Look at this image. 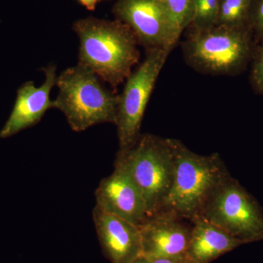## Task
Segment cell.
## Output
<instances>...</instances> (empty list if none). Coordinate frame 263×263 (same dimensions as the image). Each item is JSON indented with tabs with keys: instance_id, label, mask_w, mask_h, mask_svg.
<instances>
[{
	"instance_id": "obj_3",
	"label": "cell",
	"mask_w": 263,
	"mask_h": 263,
	"mask_svg": "<svg viewBox=\"0 0 263 263\" xmlns=\"http://www.w3.org/2000/svg\"><path fill=\"white\" fill-rule=\"evenodd\" d=\"M54 108L61 110L72 130L83 132L103 123L115 124L119 95L104 86L93 71L78 63L57 76Z\"/></svg>"
},
{
	"instance_id": "obj_16",
	"label": "cell",
	"mask_w": 263,
	"mask_h": 263,
	"mask_svg": "<svg viewBox=\"0 0 263 263\" xmlns=\"http://www.w3.org/2000/svg\"><path fill=\"white\" fill-rule=\"evenodd\" d=\"M176 35L180 38L191 24L193 17L194 0H163Z\"/></svg>"
},
{
	"instance_id": "obj_8",
	"label": "cell",
	"mask_w": 263,
	"mask_h": 263,
	"mask_svg": "<svg viewBox=\"0 0 263 263\" xmlns=\"http://www.w3.org/2000/svg\"><path fill=\"white\" fill-rule=\"evenodd\" d=\"M113 13L129 27L146 51L173 50L179 41L163 0H118Z\"/></svg>"
},
{
	"instance_id": "obj_5",
	"label": "cell",
	"mask_w": 263,
	"mask_h": 263,
	"mask_svg": "<svg viewBox=\"0 0 263 263\" xmlns=\"http://www.w3.org/2000/svg\"><path fill=\"white\" fill-rule=\"evenodd\" d=\"M115 162L121 164L139 189L148 217L160 212L172 184L174 160L168 138L141 135L136 144L119 151Z\"/></svg>"
},
{
	"instance_id": "obj_18",
	"label": "cell",
	"mask_w": 263,
	"mask_h": 263,
	"mask_svg": "<svg viewBox=\"0 0 263 263\" xmlns=\"http://www.w3.org/2000/svg\"><path fill=\"white\" fill-rule=\"evenodd\" d=\"M249 26L253 34L254 42L263 40V0H253Z\"/></svg>"
},
{
	"instance_id": "obj_12",
	"label": "cell",
	"mask_w": 263,
	"mask_h": 263,
	"mask_svg": "<svg viewBox=\"0 0 263 263\" xmlns=\"http://www.w3.org/2000/svg\"><path fill=\"white\" fill-rule=\"evenodd\" d=\"M181 219L168 213H160L148 218L139 227L142 254L154 257H186L192 228Z\"/></svg>"
},
{
	"instance_id": "obj_7",
	"label": "cell",
	"mask_w": 263,
	"mask_h": 263,
	"mask_svg": "<svg viewBox=\"0 0 263 263\" xmlns=\"http://www.w3.org/2000/svg\"><path fill=\"white\" fill-rule=\"evenodd\" d=\"M172 50L157 48L146 51L139 67L125 81L119 95L117 119L119 151H126L136 144L141 137L142 121L147 105L166 60Z\"/></svg>"
},
{
	"instance_id": "obj_11",
	"label": "cell",
	"mask_w": 263,
	"mask_h": 263,
	"mask_svg": "<svg viewBox=\"0 0 263 263\" xmlns=\"http://www.w3.org/2000/svg\"><path fill=\"white\" fill-rule=\"evenodd\" d=\"M93 221L104 255L111 263H133L143 253L139 227L95 205Z\"/></svg>"
},
{
	"instance_id": "obj_2",
	"label": "cell",
	"mask_w": 263,
	"mask_h": 263,
	"mask_svg": "<svg viewBox=\"0 0 263 263\" xmlns=\"http://www.w3.org/2000/svg\"><path fill=\"white\" fill-rule=\"evenodd\" d=\"M168 141L174 176L158 214L168 213L192 221L200 216L216 189L230 175L217 153L199 155L179 140Z\"/></svg>"
},
{
	"instance_id": "obj_9",
	"label": "cell",
	"mask_w": 263,
	"mask_h": 263,
	"mask_svg": "<svg viewBox=\"0 0 263 263\" xmlns=\"http://www.w3.org/2000/svg\"><path fill=\"white\" fill-rule=\"evenodd\" d=\"M96 205L105 212L141 226L148 219L144 198L126 170L115 162L114 171L95 191Z\"/></svg>"
},
{
	"instance_id": "obj_10",
	"label": "cell",
	"mask_w": 263,
	"mask_h": 263,
	"mask_svg": "<svg viewBox=\"0 0 263 263\" xmlns=\"http://www.w3.org/2000/svg\"><path fill=\"white\" fill-rule=\"evenodd\" d=\"M42 70L45 81L41 86L37 87L33 81H27L17 90L14 107L0 131V138H10L36 125L48 110L54 108L50 94L57 84V66L50 65Z\"/></svg>"
},
{
	"instance_id": "obj_15",
	"label": "cell",
	"mask_w": 263,
	"mask_h": 263,
	"mask_svg": "<svg viewBox=\"0 0 263 263\" xmlns=\"http://www.w3.org/2000/svg\"><path fill=\"white\" fill-rule=\"evenodd\" d=\"M220 0H194L193 17L189 29H201L217 23Z\"/></svg>"
},
{
	"instance_id": "obj_19",
	"label": "cell",
	"mask_w": 263,
	"mask_h": 263,
	"mask_svg": "<svg viewBox=\"0 0 263 263\" xmlns=\"http://www.w3.org/2000/svg\"><path fill=\"white\" fill-rule=\"evenodd\" d=\"M133 263H192L186 257H164L141 254Z\"/></svg>"
},
{
	"instance_id": "obj_6",
	"label": "cell",
	"mask_w": 263,
	"mask_h": 263,
	"mask_svg": "<svg viewBox=\"0 0 263 263\" xmlns=\"http://www.w3.org/2000/svg\"><path fill=\"white\" fill-rule=\"evenodd\" d=\"M199 216L245 243L263 239L262 208L231 176L216 189Z\"/></svg>"
},
{
	"instance_id": "obj_13",
	"label": "cell",
	"mask_w": 263,
	"mask_h": 263,
	"mask_svg": "<svg viewBox=\"0 0 263 263\" xmlns=\"http://www.w3.org/2000/svg\"><path fill=\"white\" fill-rule=\"evenodd\" d=\"M186 257L192 263H211L245 245L221 228L198 216L193 221Z\"/></svg>"
},
{
	"instance_id": "obj_1",
	"label": "cell",
	"mask_w": 263,
	"mask_h": 263,
	"mask_svg": "<svg viewBox=\"0 0 263 263\" xmlns=\"http://www.w3.org/2000/svg\"><path fill=\"white\" fill-rule=\"evenodd\" d=\"M73 29L80 41L79 64L88 67L116 91L139 62L138 41L120 21L89 17L79 19Z\"/></svg>"
},
{
	"instance_id": "obj_17",
	"label": "cell",
	"mask_w": 263,
	"mask_h": 263,
	"mask_svg": "<svg viewBox=\"0 0 263 263\" xmlns=\"http://www.w3.org/2000/svg\"><path fill=\"white\" fill-rule=\"evenodd\" d=\"M250 63L252 88L258 94H263V40L254 42Z\"/></svg>"
},
{
	"instance_id": "obj_14",
	"label": "cell",
	"mask_w": 263,
	"mask_h": 263,
	"mask_svg": "<svg viewBox=\"0 0 263 263\" xmlns=\"http://www.w3.org/2000/svg\"><path fill=\"white\" fill-rule=\"evenodd\" d=\"M253 0H220L216 25L229 27H249Z\"/></svg>"
},
{
	"instance_id": "obj_20",
	"label": "cell",
	"mask_w": 263,
	"mask_h": 263,
	"mask_svg": "<svg viewBox=\"0 0 263 263\" xmlns=\"http://www.w3.org/2000/svg\"><path fill=\"white\" fill-rule=\"evenodd\" d=\"M81 5H84L86 9L89 10H95L96 8L97 3L99 0H79Z\"/></svg>"
},
{
	"instance_id": "obj_4",
	"label": "cell",
	"mask_w": 263,
	"mask_h": 263,
	"mask_svg": "<svg viewBox=\"0 0 263 263\" xmlns=\"http://www.w3.org/2000/svg\"><path fill=\"white\" fill-rule=\"evenodd\" d=\"M254 45L250 27L215 25L190 29L182 51L186 63L201 73L235 76L250 63Z\"/></svg>"
}]
</instances>
